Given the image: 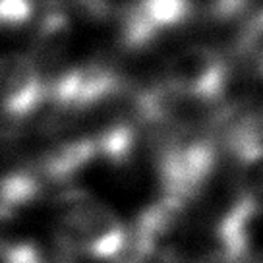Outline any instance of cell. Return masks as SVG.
<instances>
[{
    "label": "cell",
    "mask_w": 263,
    "mask_h": 263,
    "mask_svg": "<svg viewBox=\"0 0 263 263\" xmlns=\"http://www.w3.org/2000/svg\"><path fill=\"white\" fill-rule=\"evenodd\" d=\"M58 222L66 246L97 261L112 263L128 240L118 215L85 190H68L60 196Z\"/></svg>",
    "instance_id": "obj_1"
},
{
    "label": "cell",
    "mask_w": 263,
    "mask_h": 263,
    "mask_svg": "<svg viewBox=\"0 0 263 263\" xmlns=\"http://www.w3.org/2000/svg\"><path fill=\"white\" fill-rule=\"evenodd\" d=\"M217 145L203 134H173L157 155L163 196L188 205L217 168Z\"/></svg>",
    "instance_id": "obj_2"
},
{
    "label": "cell",
    "mask_w": 263,
    "mask_h": 263,
    "mask_svg": "<svg viewBox=\"0 0 263 263\" xmlns=\"http://www.w3.org/2000/svg\"><path fill=\"white\" fill-rule=\"evenodd\" d=\"M163 82L190 95L221 103L229 85V66L215 49L192 45L166 60Z\"/></svg>",
    "instance_id": "obj_3"
},
{
    "label": "cell",
    "mask_w": 263,
    "mask_h": 263,
    "mask_svg": "<svg viewBox=\"0 0 263 263\" xmlns=\"http://www.w3.org/2000/svg\"><path fill=\"white\" fill-rule=\"evenodd\" d=\"M47 101V80L31 60L22 54L0 57V112L22 122L35 115Z\"/></svg>",
    "instance_id": "obj_4"
},
{
    "label": "cell",
    "mask_w": 263,
    "mask_h": 263,
    "mask_svg": "<svg viewBox=\"0 0 263 263\" xmlns=\"http://www.w3.org/2000/svg\"><path fill=\"white\" fill-rule=\"evenodd\" d=\"M72 45V24L64 10L50 8L45 12L41 22L35 29L29 60L37 68V72L45 78V72H60L64 70L66 57Z\"/></svg>",
    "instance_id": "obj_5"
},
{
    "label": "cell",
    "mask_w": 263,
    "mask_h": 263,
    "mask_svg": "<svg viewBox=\"0 0 263 263\" xmlns=\"http://www.w3.org/2000/svg\"><path fill=\"white\" fill-rule=\"evenodd\" d=\"M97 159L93 138H72L47 151L41 159V173L50 182H70Z\"/></svg>",
    "instance_id": "obj_6"
},
{
    "label": "cell",
    "mask_w": 263,
    "mask_h": 263,
    "mask_svg": "<svg viewBox=\"0 0 263 263\" xmlns=\"http://www.w3.org/2000/svg\"><path fill=\"white\" fill-rule=\"evenodd\" d=\"M238 163L240 194L238 196L263 215V141H246L229 149Z\"/></svg>",
    "instance_id": "obj_7"
},
{
    "label": "cell",
    "mask_w": 263,
    "mask_h": 263,
    "mask_svg": "<svg viewBox=\"0 0 263 263\" xmlns=\"http://www.w3.org/2000/svg\"><path fill=\"white\" fill-rule=\"evenodd\" d=\"M95 140L97 157L105 159L107 163L115 166H122L132 159L134 147H136V130L130 122H115L112 126H107Z\"/></svg>",
    "instance_id": "obj_8"
},
{
    "label": "cell",
    "mask_w": 263,
    "mask_h": 263,
    "mask_svg": "<svg viewBox=\"0 0 263 263\" xmlns=\"http://www.w3.org/2000/svg\"><path fill=\"white\" fill-rule=\"evenodd\" d=\"M41 194V180L33 173H10L0 180V211L17 215Z\"/></svg>",
    "instance_id": "obj_9"
},
{
    "label": "cell",
    "mask_w": 263,
    "mask_h": 263,
    "mask_svg": "<svg viewBox=\"0 0 263 263\" xmlns=\"http://www.w3.org/2000/svg\"><path fill=\"white\" fill-rule=\"evenodd\" d=\"M238 50L255 74L263 78V12L250 17L238 37Z\"/></svg>",
    "instance_id": "obj_10"
},
{
    "label": "cell",
    "mask_w": 263,
    "mask_h": 263,
    "mask_svg": "<svg viewBox=\"0 0 263 263\" xmlns=\"http://www.w3.org/2000/svg\"><path fill=\"white\" fill-rule=\"evenodd\" d=\"M35 16V0H0V29H20Z\"/></svg>",
    "instance_id": "obj_11"
},
{
    "label": "cell",
    "mask_w": 263,
    "mask_h": 263,
    "mask_svg": "<svg viewBox=\"0 0 263 263\" xmlns=\"http://www.w3.org/2000/svg\"><path fill=\"white\" fill-rule=\"evenodd\" d=\"M124 0H78V4L82 6L89 16L93 17H108L122 10Z\"/></svg>",
    "instance_id": "obj_12"
}]
</instances>
